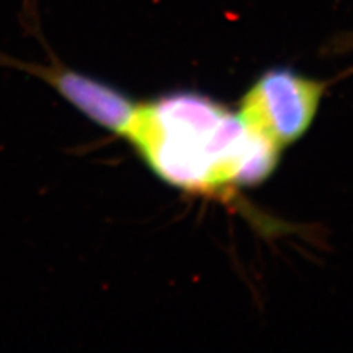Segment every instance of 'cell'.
I'll return each mask as SVG.
<instances>
[{"label":"cell","instance_id":"obj_2","mask_svg":"<svg viewBox=\"0 0 353 353\" xmlns=\"http://www.w3.org/2000/svg\"><path fill=\"white\" fill-rule=\"evenodd\" d=\"M325 84L289 68L265 71L241 99L239 115L281 149L311 127Z\"/></svg>","mask_w":353,"mask_h":353},{"label":"cell","instance_id":"obj_1","mask_svg":"<svg viewBox=\"0 0 353 353\" xmlns=\"http://www.w3.org/2000/svg\"><path fill=\"white\" fill-rule=\"evenodd\" d=\"M125 139L159 179L196 194L267 180L281 148L212 97L176 92L137 108Z\"/></svg>","mask_w":353,"mask_h":353},{"label":"cell","instance_id":"obj_3","mask_svg":"<svg viewBox=\"0 0 353 353\" xmlns=\"http://www.w3.org/2000/svg\"><path fill=\"white\" fill-rule=\"evenodd\" d=\"M0 65L44 81L81 115L117 136L125 137L134 121L139 103L130 96L96 77L68 68L57 58L49 63H31L0 54Z\"/></svg>","mask_w":353,"mask_h":353}]
</instances>
